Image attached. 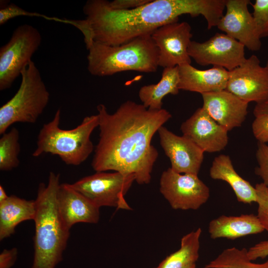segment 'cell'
Masks as SVG:
<instances>
[{
    "instance_id": "cell-18",
    "label": "cell",
    "mask_w": 268,
    "mask_h": 268,
    "mask_svg": "<svg viewBox=\"0 0 268 268\" xmlns=\"http://www.w3.org/2000/svg\"><path fill=\"white\" fill-rule=\"evenodd\" d=\"M179 67V90L200 93L201 94L225 90L229 71L218 67L201 70L191 64Z\"/></svg>"
},
{
    "instance_id": "cell-20",
    "label": "cell",
    "mask_w": 268,
    "mask_h": 268,
    "mask_svg": "<svg viewBox=\"0 0 268 268\" xmlns=\"http://www.w3.org/2000/svg\"><path fill=\"white\" fill-rule=\"evenodd\" d=\"M209 176L212 179L227 182L239 202L245 204L256 202L255 187L237 173L228 155L220 154L214 159L210 168Z\"/></svg>"
},
{
    "instance_id": "cell-12",
    "label": "cell",
    "mask_w": 268,
    "mask_h": 268,
    "mask_svg": "<svg viewBox=\"0 0 268 268\" xmlns=\"http://www.w3.org/2000/svg\"><path fill=\"white\" fill-rule=\"evenodd\" d=\"M186 21H175L162 25L151 34L158 50V67H172L191 64L188 48L192 34Z\"/></svg>"
},
{
    "instance_id": "cell-35",
    "label": "cell",
    "mask_w": 268,
    "mask_h": 268,
    "mask_svg": "<svg viewBox=\"0 0 268 268\" xmlns=\"http://www.w3.org/2000/svg\"><path fill=\"white\" fill-rule=\"evenodd\" d=\"M8 196L2 185H0V203L6 201Z\"/></svg>"
},
{
    "instance_id": "cell-30",
    "label": "cell",
    "mask_w": 268,
    "mask_h": 268,
    "mask_svg": "<svg viewBox=\"0 0 268 268\" xmlns=\"http://www.w3.org/2000/svg\"><path fill=\"white\" fill-rule=\"evenodd\" d=\"M252 124V131L259 142H268V115L261 114L255 116Z\"/></svg>"
},
{
    "instance_id": "cell-3",
    "label": "cell",
    "mask_w": 268,
    "mask_h": 268,
    "mask_svg": "<svg viewBox=\"0 0 268 268\" xmlns=\"http://www.w3.org/2000/svg\"><path fill=\"white\" fill-rule=\"evenodd\" d=\"M60 174L51 172L47 185L41 183L35 200L34 255L32 268H55L62 260L70 229L60 215L57 195Z\"/></svg>"
},
{
    "instance_id": "cell-13",
    "label": "cell",
    "mask_w": 268,
    "mask_h": 268,
    "mask_svg": "<svg viewBox=\"0 0 268 268\" xmlns=\"http://www.w3.org/2000/svg\"><path fill=\"white\" fill-rule=\"evenodd\" d=\"M249 0H226V13L217 27L229 37L238 41L252 51H258L262 46L254 18L249 11Z\"/></svg>"
},
{
    "instance_id": "cell-15",
    "label": "cell",
    "mask_w": 268,
    "mask_h": 268,
    "mask_svg": "<svg viewBox=\"0 0 268 268\" xmlns=\"http://www.w3.org/2000/svg\"><path fill=\"white\" fill-rule=\"evenodd\" d=\"M183 135L204 152L223 150L228 142V131L214 120L202 108H199L181 126Z\"/></svg>"
},
{
    "instance_id": "cell-1",
    "label": "cell",
    "mask_w": 268,
    "mask_h": 268,
    "mask_svg": "<svg viewBox=\"0 0 268 268\" xmlns=\"http://www.w3.org/2000/svg\"><path fill=\"white\" fill-rule=\"evenodd\" d=\"M97 110L100 133L92 168L96 172L113 170L134 175L138 184L149 183L158 156L151 139L171 114L166 109L151 110L131 100L112 114L102 104Z\"/></svg>"
},
{
    "instance_id": "cell-16",
    "label": "cell",
    "mask_w": 268,
    "mask_h": 268,
    "mask_svg": "<svg viewBox=\"0 0 268 268\" xmlns=\"http://www.w3.org/2000/svg\"><path fill=\"white\" fill-rule=\"evenodd\" d=\"M202 108L228 131L240 127L246 119L248 103L226 90L201 94Z\"/></svg>"
},
{
    "instance_id": "cell-25",
    "label": "cell",
    "mask_w": 268,
    "mask_h": 268,
    "mask_svg": "<svg viewBox=\"0 0 268 268\" xmlns=\"http://www.w3.org/2000/svg\"><path fill=\"white\" fill-rule=\"evenodd\" d=\"M0 138V170L10 171L18 166L20 151L19 132L13 127Z\"/></svg>"
},
{
    "instance_id": "cell-17",
    "label": "cell",
    "mask_w": 268,
    "mask_h": 268,
    "mask_svg": "<svg viewBox=\"0 0 268 268\" xmlns=\"http://www.w3.org/2000/svg\"><path fill=\"white\" fill-rule=\"evenodd\" d=\"M57 202L61 217L69 229L77 223H97L99 221L100 207L74 189L70 184H60Z\"/></svg>"
},
{
    "instance_id": "cell-23",
    "label": "cell",
    "mask_w": 268,
    "mask_h": 268,
    "mask_svg": "<svg viewBox=\"0 0 268 268\" xmlns=\"http://www.w3.org/2000/svg\"><path fill=\"white\" fill-rule=\"evenodd\" d=\"M201 232V228H198L184 235L179 249L166 257L154 268H185L196 264L199 258Z\"/></svg>"
},
{
    "instance_id": "cell-11",
    "label": "cell",
    "mask_w": 268,
    "mask_h": 268,
    "mask_svg": "<svg viewBox=\"0 0 268 268\" xmlns=\"http://www.w3.org/2000/svg\"><path fill=\"white\" fill-rule=\"evenodd\" d=\"M225 90L248 103H262L268 99V69L257 56L251 55L229 71Z\"/></svg>"
},
{
    "instance_id": "cell-2",
    "label": "cell",
    "mask_w": 268,
    "mask_h": 268,
    "mask_svg": "<svg viewBox=\"0 0 268 268\" xmlns=\"http://www.w3.org/2000/svg\"><path fill=\"white\" fill-rule=\"evenodd\" d=\"M220 11L217 0H151L126 10L112 9L106 0H89L83 7L86 18L78 20L77 28L84 42L116 46L151 34L164 24L178 21L183 14L202 15L211 25L218 19Z\"/></svg>"
},
{
    "instance_id": "cell-6",
    "label": "cell",
    "mask_w": 268,
    "mask_h": 268,
    "mask_svg": "<svg viewBox=\"0 0 268 268\" xmlns=\"http://www.w3.org/2000/svg\"><path fill=\"white\" fill-rule=\"evenodd\" d=\"M21 76L18 90L0 108V134L14 123H35L49 103L50 93L34 62L23 69Z\"/></svg>"
},
{
    "instance_id": "cell-14",
    "label": "cell",
    "mask_w": 268,
    "mask_h": 268,
    "mask_svg": "<svg viewBox=\"0 0 268 268\" xmlns=\"http://www.w3.org/2000/svg\"><path fill=\"white\" fill-rule=\"evenodd\" d=\"M157 132L161 146L170 161V168L178 173L198 175L204 152L189 138L177 135L163 126Z\"/></svg>"
},
{
    "instance_id": "cell-31",
    "label": "cell",
    "mask_w": 268,
    "mask_h": 268,
    "mask_svg": "<svg viewBox=\"0 0 268 268\" xmlns=\"http://www.w3.org/2000/svg\"><path fill=\"white\" fill-rule=\"evenodd\" d=\"M151 0H114L109 1L111 8L115 10H126L134 9L142 6Z\"/></svg>"
},
{
    "instance_id": "cell-9",
    "label": "cell",
    "mask_w": 268,
    "mask_h": 268,
    "mask_svg": "<svg viewBox=\"0 0 268 268\" xmlns=\"http://www.w3.org/2000/svg\"><path fill=\"white\" fill-rule=\"evenodd\" d=\"M159 190L174 209L197 210L210 196L209 188L198 175L178 173L171 168L162 172Z\"/></svg>"
},
{
    "instance_id": "cell-26",
    "label": "cell",
    "mask_w": 268,
    "mask_h": 268,
    "mask_svg": "<svg viewBox=\"0 0 268 268\" xmlns=\"http://www.w3.org/2000/svg\"><path fill=\"white\" fill-rule=\"evenodd\" d=\"M20 16L41 17L49 20L58 21V18L50 17L43 14L28 11L13 3L8 4L5 2H0V25H2L9 20Z\"/></svg>"
},
{
    "instance_id": "cell-28",
    "label": "cell",
    "mask_w": 268,
    "mask_h": 268,
    "mask_svg": "<svg viewBox=\"0 0 268 268\" xmlns=\"http://www.w3.org/2000/svg\"><path fill=\"white\" fill-rule=\"evenodd\" d=\"M258 204L257 216L265 230L268 232V189L263 183L255 186Z\"/></svg>"
},
{
    "instance_id": "cell-19",
    "label": "cell",
    "mask_w": 268,
    "mask_h": 268,
    "mask_svg": "<svg viewBox=\"0 0 268 268\" xmlns=\"http://www.w3.org/2000/svg\"><path fill=\"white\" fill-rule=\"evenodd\" d=\"M265 230L257 215L242 214L239 216L222 215L211 220L208 231L212 239L234 240L245 236L257 234Z\"/></svg>"
},
{
    "instance_id": "cell-10",
    "label": "cell",
    "mask_w": 268,
    "mask_h": 268,
    "mask_svg": "<svg viewBox=\"0 0 268 268\" xmlns=\"http://www.w3.org/2000/svg\"><path fill=\"white\" fill-rule=\"evenodd\" d=\"M245 47L226 34L216 33L208 40L191 41L188 53L201 66L212 65L231 71L244 62Z\"/></svg>"
},
{
    "instance_id": "cell-4",
    "label": "cell",
    "mask_w": 268,
    "mask_h": 268,
    "mask_svg": "<svg viewBox=\"0 0 268 268\" xmlns=\"http://www.w3.org/2000/svg\"><path fill=\"white\" fill-rule=\"evenodd\" d=\"M85 43L88 51L87 69L94 76H109L129 70L154 72L158 67V50L151 34L116 46L93 40Z\"/></svg>"
},
{
    "instance_id": "cell-32",
    "label": "cell",
    "mask_w": 268,
    "mask_h": 268,
    "mask_svg": "<svg viewBox=\"0 0 268 268\" xmlns=\"http://www.w3.org/2000/svg\"><path fill=\"white\" fill-rule=\"evenodd\" d=\"M247 255L253 261L268 257V240L261 241L250 247L248 250Z\"/></svg>"
},
{
    "instance_id": "cell-22",
    "label": "cell",
    "mask_w": 268,
    "mask_h": 268,
    "mask_svg": "<svg viewBox=\"0 0 268 268\" xmlns=\"http://www.w3.org/2000/svg\"><path fill=\"white\" fill-rule=\"evenodd\" d=\"M179 81L178 66L164 68L157 83L144 85L140 88L138 97L142 104L151 110L162 109V100L166 95L178 94Z\"/></svg>"
},
{
    "instance_id": "cell-21",
    "label": "cell",
    "mask_w": 268,
    "mask_h": 268,
    "mask_svg": "<svg viewBox=\"0 0 268 268\" xmlns=\"http://www.w3.org/2000/svg\"><path fill=\"white\" fill-rule=\"evenodd\" d=\"M36 206L34 201H27L15 196H9L0 203V240L8 238L15 232L21 222L34 220Z\"/></svg>"
},
{
    "instance_id": "cell-27",
    "label": "cell",
    "mask_w": 268,
    "mask_h": 268,
    "mask_svg": "<svg viewBox=\"0 0 268 268\" xmlns=\"http://www.w3.org/2000/svg\"><path fill=\"white\" fill-rule=\"evenodd\" d=\"M253 16L261 38L268 37V0H256L252 4Z\"/></svg>"
},
{
    "instance_id": "cell-33",
    "label": "cell",
    "mask_w": 268,
    "mask_h": 268,
    "mask_svg": "<svg viewBox=\"0 0 268 268\" xmlns=\"http://www.w3.org/2000/svg\"><path fill=\"white\" fill-rule=\"evenodd\" d=\"M17 255V249L13 248L4 249L0 254V268H10L15 263Z\"/></svg>"
},
{
    "instance_id": "cell-8",
    "label": "cell",
    "mask_w": 268,
    "mask_h": 268,
    "mask_svg": "<svg viewBox=\"0 0 268 268\" xmlns=\"http://www.w3.org/2000/svg\"><path fill=\"white\" fill-rule=\"evenodd\" d=\"M134 181V175H125L118 172H96L70 185L99 207L112 206L132 210L125 196Z\"/></svg>"
},
{
    "instance_id": "cell-5",
    "label": "cell",
    "mask_w": 268,
    "mask_h": 268,
    "mask_svg": "<svg viewBox=\"0 0 268 268\" xmlns=\"http://www.w3.org/2000/svg\"><path fill=\"white\" fill-rule=\"evenodd\" d=\"M60 119L61 110L58 109L53 119L43 125L32 156L37 157L50 153L58 155L67 165L78 166L94 150L90 136L99 126L98 115L84 117L79 125L71 130L61 129Z\"/></svg>"
},
{
    "instance_id": "cell-29",
    "label": "cell",
    "mask_w": 268,
    "mask_h": 268,
    "mask_svg": "<svg viewBox=\"0 0 268 268\" xmlns=\"http://www.w3.org/2000/svg\"><path fill=\"white\" fill-rule=\"evenodd\" d=\"M256 156L258 166L255 173L261 177L262 183L268 189V145L258 142Z\"/></svg>"
},
{
    "instance_id": "cell-36",
    "label": "cell",
    "mask_w": 268,
    "mask_h": 268,
    "mask_svg": "<svg viewBox=\"0 0 268 268\" xmlns=\"http://www.w3.org/2000/svg\"><path fill=\"white\" fill-rule=\"evenodd\" d=\"M185 268H196V264H193L190 265Z\"/></svg>"
},
{
    "instance_id": "cell-34",
    "label": "cell",
    "mask_w": 268,
    "mask_h": 268,
    "mask_svg": "<svg viewBox=\"0 0 268 268\" xmlns=\"http://www.w3.org/2000/svg\"><path fill=\"white\" fill-rule=\"evenodd\" d=\"M253 114L255 116L261 114L268 115V99L262 103L256 104Z\"/></svg>"
},
{
    "instance_id": "cell-24",
    "label": "cell",
    "mask_w": 268,
    "mask_h": 268,
    "mask_svg": "<svg viewBox=\"0 0 268 268\" xmlns=\"http://www.w3.org/2000/svg\"><path fill=\"white\" fill-rule=\"evenodd\" d=\"M248 250L231 247L224 249L214 259L205 266V268H268V261L256 263L247 255Z\"/></svg>"
},
{
    "instance_id": "cell-7",
    "label": "cell",
    "mask_w": 268,
    "mask_h": 268,
    "mask_svg": "<svg viewBox=\"0 0 268 268\" xmlns=\"http://www.w3.org/2000/svg\"><path fill=\"white\" fill-rule=\"evenodd\" d=\"M42 41L39 30L24 24L18 26L9 40L0 48V90L10 88L32 61Z\"/></svg>"
},
{
    "instance_id": "cell-37",
    "label": "cell",
    "mask_w": 268,
    "mask_h": 268,
    "mask_svg": "<svg viewBox=\"0 0 268 268\" xmlns=\"http://www.w3.org/2000/svg\"><path fill=\"white\" fill-rule=\"evenodd\" d=\"M265 66L268 69V61L267 62L266 65Z\"/></svg>"
}]
</instances>
